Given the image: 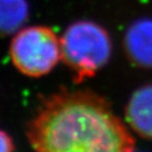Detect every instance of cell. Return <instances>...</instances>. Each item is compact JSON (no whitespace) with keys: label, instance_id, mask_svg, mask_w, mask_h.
<instances>
[{"label":"cell","instance_id":"cell-1","mask_svg":"<svg viewBox=\"0 0 152 152\" xmlns=\"http://www.w3.org/2000/svg\"><path fill=\"white\" fill-rule=\"evenodd\" d=\"M31 147L41 152H129L135 149L130 129L99 95L64 91L41 104L28 125Z\"/></svg>","mask_w":152,"mask_h":152},{"label":"cell","instance_id":"cell-2","mask_svg":"<svg viewBox=\"0 0 152 152\" xmlns=\"http://www.w3.org/2000/svg\"><path fill=\"white\" fill-rule=\"evenodd\" d=\"M61 60L81 83L91 78L109 61L112 41L106 30L90 20L73 22L60 37Z\"/></svg>","mask_w":152,"mask_h":152},{"label":"cell","instance_id":"cell-3","mask_svg":"<svg viewBox=\"0 0 152 152\" xmlns=\"http://www.w3.org/2000/svg\"><path fill=\"white\" fill-rule=\"evenodd\" d=\"M10 57L23 75L34 78L45 76L61 60L60 38L45 26L23 28L11 41Z\"/></svg>","mask_w":152,"mask_h":152},{"label":"cell","instance_id":"cell-4","mask_svg":"<svg viewBox=\"0 0 152 152\" xmlns=\"http://www.w3.org/2000/svg\"><path fill=\"white\" fill-rule=\"evenodd\" d=\"M124 47L128 58L136 66L152 68V19L142 18L133 22L125 34Z\"/></svg>","mask_w":152,"mask_h":152},{"label":"cell","instance_id":"cell-5","mask_svg":"<svg viewBox=\"0 0 152 152\" xmlns=\"http://www.w3.org/2000/svg\"><path fill=\"white\" fill-rule=\"evenodd\" d=\"M128 127L146 140H152V83L142 86L131 95L125 110Z\"/></svg>","mask_w":152,"mask_h":152},{"label":"cell","instance_id":"cell-6","mask_svg":"<svg viewBox=\"0 0 152 152\" xmlns=\"http://www.w3.org/2000/svg\"><path fill=\"white\" fill-rule=\"evenodd\" d=\"M28 16L26 0H0V36L16 34Z\"/></svg>","mask_w":152,"mask_h":152},{"label":"cell","instance_id":"cell-7","mask_svg":"<svg viewBox=\"0 0 152 152\" xmlns=\"http://www.w3.org/2000/svg\"><path fill=\"white\" fill-rule=\"evenodd\" d=\"M15 149L12 137L4 131L0 130V152H10Z\"/></svg>","mask_w":152,"mask_h":152}]
</instances>
